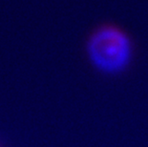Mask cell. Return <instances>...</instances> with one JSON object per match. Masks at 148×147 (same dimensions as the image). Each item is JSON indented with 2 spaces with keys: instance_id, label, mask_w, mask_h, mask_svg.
I'll return each mask as SVG.
<instances>
[{
  "instance_id": "6da1fadb",
  "label": "cell",
  "mask_w": 148,
  "mask_h": 147,
  "mask_svg": "<svg viewBox=\"0 0 148 147\" xmlns=\"http://www.w3.org/2000/svg\"><path fill=\"white\" fill-rule=\"evenodd\" d=\"M87 50L91 62L106 73L121 71L131 57L130 41L126 34L112 27L97 31L90 38Z\"/></svg>"
}]
</instances>
